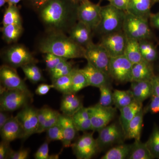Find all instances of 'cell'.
<instances>
[{"mask_svg":"<svg viewBox=\"0 0 159 159\" xmlns=\"http://www.w3.org/2000/svg\"><path fill=\"white\" fill-rule=\"evenodd\" d=\"M79 5L73 0H48L36 10L47 33L66 34L78 22Z\"/></svg>","mask_w":159,"mask_h":159,"instance_id":"6da1fadb","label":"cell"},{"mask_svg":"<svg viewBox=\"0 0 159 159\" xmlns=\"http://www.w3.org/2000/svg\"><path fill=\"white\" fill-rule=\"evenodd\" d=\"M39 41L40 52L52 53L67 59L84 58L85 48L74 42L69 35L61 32H49Z\"/></svg>","mask_w":159,"mask_h":159,"instance_id":"7a4b0ae2","label":"cell"},{"mask_svg":"<svg viewBox=\"0 0 159 159\" xmlns=\"http://www.w3.org/2000/svg\"><path fill=\"white\" fill-rule=\"evenodd\" d=\"M126 11L118 9L110 4L102 6L101 20L94 31L101 35L122 31Z\"/></svg>","mask_w":159,"mask_h":159,"instance_id":"3957f363","label":"cell"},{"mask_svg":"<svg viewBox=\"0 0 159 159\" xmlns=\"http://www.w3.org/2000/svg\"><path fill=\"white\" fill-rule=\"evenodd\" d=\"M149 20L138 17L126 11L122 31L127 38L141 41L154 38Z\"/></svg>","mask_w":159,"mask_h":159,"instance_id":"277c9868","label":"cell"},{"mask_svg":"<svg viewBox=\"0 0 159 159\" xmlns=\"http://www.w3.org/2000/svg\"><path fill=\"white\" fill-rule=\"evenodd\" d=\"M5 64L16 69L31 63H37L38 60L33 54L22 44H15L7 47L1 54Z\"/></svg>","mask_w":159,"mask_h":159,"instance_id":"5b68a950","label":"cell"},{"mask_svg":"<svg viewBox=\"0 0 159 159\" xmlns=\"http://www.w3.org/2000/svg\"><path fill=\"white\" fill-rule=\"evenodd\" d=\"M0 109L7 112H13L29 105L32 101V94L18 89H6L0 91Z\"/></svg>","mask_w":159,"mask_h":159,"instance_id":"8992f818","label":"cell"},{"mask_svg":"<svg viewBox=\"0 0 159 159\" xmlns=\"http://www.w3.org/2000/svg\"><path fill=\"white\" fill-rule=\"evenodd\" d=\"M84 58L88 62L110 76L111 57L100 43L95 44L92 42L88 46L85 48Z\"/></svg>","mask_w":159,"mask_h":159,"instance_id":"52a82bcc","label":"cell"},{"mask_svg":"<svg viewBox=\"0 0 159 159\" xmlns=\"http://www.w3.org/2000/svg\"><path fill=\"white\" fill-rule=\"evenodd\" d=\"M101 8L99 3L95 4L89 0L80 3L77 11L78 21L88 26L94 32L100 23Z\"/></svg>","mask_w":159,"mask_h":159,"instance_id":"ba28073f","label":"cell"},{"mask_svg":"<svg viewBox=\"0 0 159 159\" xmlns=\"http://www.w3.org/2000/svg\"><path fill=\"white\" fill-rule=\"evenodd\" d=\"M133 64L125 55L111 57L109 74L111 79L119 83L132 81Z\"/></svg>","mask_w":159,"mask_h":159,"instance_id":"9c48e42d","label":"cell"},{"mask_svg":"<svg viewBox=\"0 0 159 159\" xmlns=\"http://www.w3.org/2000/svg\"><path fill=\"white\" fill-rule=\"evenodd\" d=\"M92 130L99 131L108 125L115 116L116 108L111 107H103L97 104L88 107Z\"/></svg>","mask_w":159,"mask_h":159,"instance_id":"30bf717a","label":"cell"},{"mask_svg":"<svg viewBox=\"0 0 159 159\" xmlns=\"http://www.w3.org/2000/svg\"><path fill=\"white\" fill-rule=\"evenodd\" d=\"M127 38L123 31L101 36L100 43L108 52L111 57L124 55Z\"/></svg>","mask_w":159,"mask_h":159,"instance_id":"8fae6325","label":"cell"},{"mask_svg":"<svg viewBox=\"0 0 159 159\" xmlns=\"http://www.w3.org/2000/svg\"><path fill=\"white\" fill-rule=\"evenodd\" d=\"M97 140L99 150L114 145L121 144L125 140V134L120 123L108 125L99 131Z\"/></svg>","mask_w":159,"mask_h":159,"instance_id":"7c38bea8","label":"cell"},{"mask_svg":"<svg viewBox=\"0 0 159 159\" xmlns=\"http://www.w3.org/2000/svg\"><path fill=\"white\" fill-rule=\"evenodd\" d=\"M1 91L18 89L31 93L25 83L20 77L16 69L4 64L0 68Z\"/></svg>","mask_w":159,"mask_h":159,"instance_id":"4fadbf2b","label":"cell"},{"mask_svg":"<svg viewBox=\"0 0 159 159\" xmlns=\"http://www.w3.org/2000/svg\"><path fill=\"white\" fill-rule=\"evenodd\" d=\"M73 152L79 159H90L99 150L93 133H84L72 145Z\"/></svg>","mask_w":159,"mask_h":159,"instance_id":"5bb4252c","label":"cell"},{"mask_svg":"<svg viewBox=\"0 0 159 159\" xmlns=\"http://www.w3.org/2000/svg\"><path fill=\"white\" fill-rule=\"evenodd\" d=\"M16 117L24 130V139H27L34 134H37L39 127L38 109L29 104L22 108Z\"/></svg>","mask_w":159,"mask_h":159,"instance_id":"9a60e30c","label":"cell"},{"mask_svg":"<svg viewBox=\"0 0 159 159\" xmlns=\"http://www.w3.org/2000/svg\"><path fill=\"white\" fill-rule=\"evenodd\" d=\"M80 70L86 77L89 86L99 88L102 86L110 84L111 77L89 63L88 62L85 66Z\"/></svg>","mask_w":159,"mask_h":159,"instance_id":"2e32d148","label":"cell"},{"mask_svg":"<svg viewBox=\"0 0 159 159\" xmlns=\"http://www.w3.org/2000/svg\"><path fill=\"white\" fill-rule=\"evenodd\" d=\"M1 129L2 140L10 143L16 139H24L25 133L16 117L11 116Z\"/></svg>","mask_w":159,"mask_h":159,"instance_id":"e0dca14e","label":"cell"},{"mask_svg":"<svg viewBox=\"0 0 159 159\" xmlns=\"http://www.w3.org/2000/svg\"><path fill=\"white\" fill-rule=\"evenodd\" d=\"M93 31L83 23L78 21L70 31L69 36L79 45L85 48L93 42Z\"/></svg>","mask_w":159,"mask_h":159,"instance_id":"ac0fdd59","label":"cell"},{"mask_svg":"<svg viewBox=\"0 0 159 159\" xmlns=\"http://www.w3.org/2000/svg\"><path fill=\"white\" fill-rule=\"evenodd\" d=\"M158 0H129L126 11L138 16L149 20L151 9Z\"/></svg>","mask_w":159,"mask_h":159,"instance_id":"d6986e66","label":"cell"},{"mask_svg":"<svg viewBox=\"0 0 159 159\" xmlns=\"http://www.w3.org/2000/svg\"><path fill=\"white\" fill-rule=\"evenodd\" d=\"M57 123L60 126L63 134V146L65 148L70 147L72 146V142L75 139L78 131L74 125L72 117L60 114Z\"/></svg>","mask_w":159,"mask_h":159,"instance_id":"ffe728a7","label":"cell"},{"mask_svg":"<svg viewBox=\"0 0 159 159\" xmlns=\"http://www.w3.org/2000/svg\"><path fill=\"white\" fill-rule=\"evenodd\" d=\"M155 75L153 64L143 61L133 64L132 81H150Z\"/></svg>","mask_w":159,"mask_h":159,"instance_id":"44dd1931","label":"cell"},{"mask_svg":"<svg viewBox=\"0 0 159 159\" xmlns=\"http://www.w3.org/2000/svg\"><path fill=\"white\" fill-rule=\"evenodd\" d=\"M130 83V90L135 101L143 103L152 96V87L151 80L134 81Z\"/></svg>","mask_w":159,"mask_h":159,"instance_id":"7402d4cb","label":"cell"},{"mask_svg":"<svg viewBox=\"0 0 159 159\" xmlns=\"http://www.w3.org/2000/svg\"><path fill=\"white\" fill-rule=\"evenodd\" d=\"M83 107L82 100L76 94L71 93L63 95L60 107L63 114L72 117Z\"/></svg>","mask_w":159,"mask_h":159,"instance_id":"603a6c76","label":"cell"},{"mask_svg":"<svg viewBox=\"0 0 159 159\" xmlns=\"http://www.w3.org/2000/svg\"><path fill=\"white\" fill-rule=\"evenodd\" d=\"M142 108V102L134 101L129 105L119 109V123L124 131L125 137L129 122Z\"/></svg>","mask_w":159,"mask_h":159,"instance_id":"cb8c5ba5","label":"cell"},{"mask_svg":"<svg viewBox=\"0 0 159 159\" xmlns=\"http://www.w3.org/2000/svg\"><path fill=\"white\" fill-rule=\"evenodd\" d=\"M145 114L144 109L142 108L130 121L125 135V139L140 140L143 127V117Z\"/></svg>","mask_w":159,"mask_h":159,"instance_id":"d4e9b609","label":"cell"},{"mask_svg":"<svg viewBox=\"0 0 159 159\" xmlns=\"http://www.w3.org/2000/svg\"><path fill=\"white\" fill-rule=\"evenodd\" d=\"M139 47L142 58L145 61L153 64L159 58L157 48L151 40L145 39L139 41Z\"/></svg>","mask_w":159,"mask_h":159,"instance_id":"484cf974","label":"cell"},{"mask_svg":"<svg viewBox=\"0 0 159 159\" xmlns=\"http://www.w3.org/2000/svg\"><path fill=\"white\" fill-rule=\"evenodd\" d=\"M72 117L77 130L85 132L92 130V123L88 107H83Z\"/></svg>","mask_w":159,"mask_h":159,"instance_id":"4316f807","label":"cell"},{"mask_svg":"<svg viewBox=\"0 0 159 159\" xmlns=\"http://www.w3.org/2000/svg\"><path fill=\"white\" fill-rule=\"evenodd\" d=\"M124 55L133 64L144 61L142 58L139 41L127 38Z\"/></svg>","mask_w":159,"mask_h":159,"instance_id":"83f0119b","label":"cell"},{"mask_svg":"<svg viewBox=\"0 0 159 159\" xmlns=\"http://www.w3.org/2000/svg\"><path fill=\"white\" fill-rule=\"evenodd\" d=\"M23 31L22 25H7L1 28L2 38L8 44L16 42L21 36Z\"/></svg>","mask_w":159,"mask_h":159,"instance_id":"f1b7e54d","label":"cell"},{"mask_svg":"<svg viewBox=\"0 0 159 159\" xmlns=\"http://www.w3.org/2000/svg\"><path fill=\"white\" fill-rule=\"evenodd\" d=\"M154 159L146 143H143L141 140H135L132 144L131 149L128 159Z\"/></svg>","mask_w":159,"mask_h":159,"instance_id":"f546056e","label":"cell"},{"mask_svg":"<svg viewBox=\"0 0 159 159\" xmlns=\"http://www.w3.org/2000/svg\"><path fill=\"white\" fill-rule=\"evenodd\" d=\"M113 99L114 105L116 108L119 110L135 101L130 89L128 90H115L113 92Z\"/></svg>","mask_w":159,"mask_h":159,"instance_id":"4dcf8cb0","label":"cell"},{"mask_svg":"<svg viewBox=\"0 0 159 159\" xmlns=\"http://www.w3.org/2000/svg\"><path fill=\"white\" fill-rule=\"evenodd\" d=\"M132 144H119L109 149L101 158V159H128L131 149Z\"/></svg>","mask_w":159,"mask_h":159,"instance_id":"1f68e13d","label":"cell"},{"mask_svg":"<svg viewBox=\"0 0 159 159\" xmlns=\"http://www.w3.org/2000/svg\"><path fill=\"white\" fill-rule=\"evenodd\" d=\"M2 24L3 26L9 25H22L19 9L16 5H8L4 12Z\"/></svg>","mask_w":159,"mask_h":159,"instance_id":"d6a6232c","label":"cell"},{"mask_svg":"<svg viewBox=\"0 0 159 159\" xmlns=\"http://www.w3.org/2000/svg\"><path fill=\"white\" fill-rule=\"evenodd\" d=\"M70 74L51 80L54 88L62 93L63 95L72 93V75L73 71Z\"/></svg>","mask_w":159,"mask_h":159,"instance_id":"836d02e7","label":"cell"},{"mask_svg":"<svg viewBox=\"0 0 159 159\" xmlns=\"http://www.w3.org/2000/svg\"><path fill=\"white\" fill-rule=\"evenodd\" d=\"M35 63H31L23 66L21 68L25 74L26 78L33 84L44 81L42 72L36 66Z\"/></svg>","mask_w":159,"mask_h":159,"instance_id":"e575fe53","label":"cell"},{"mask_svg":"<svg viewBox=\"0 0 159 159\" xmlns=\"http://www.w3.org/2000/svg\"><path fill=\"white\" fill-rule=\"evenodd\" d=\"M89 86L87 79L80 69L74 68L72 75V93L76 94L82 89Z\"/></svg>","mask_w":159,"mask_h":159,"instance_id":"d590c367","label":"cell"},{"mask_svg":"<svg viewBox=\"0 0 159 159\" xmlns=\"http://www.w3.org/2000/svg\"><path fill=\"white\" fill-rule=\"evenodd\" d=\"M145 143L154 158L159 159V126L156 123L150 137Z\"/></svg>","mask_w":159,"mask_h":159,"instance_id":"8d00e7d4","label":"cell"},{"mask_svg":"<svg viewBox=\"0 0 159 159\" xmlns=\"http://www.w3.org/2000/svg\"><path fill=\"white\" fill-rule=\"evenodd\" d=\"M68 60L60 63L55 68L49 72L51 80L65 76L72 73L74 67L73 66V63L72 61H69Z\"/></svg>","mask_w":159,"mask_h":159,"instance_id":"74e56055","label":"cell"},{"mask_svg":"<svg viewBox=\"0 0 159 159\" xmlns=\"http://www.w3.org/2000/svg\"><path fill=\"white\" fill-rule=\"evenodd\" d=\"M109 84H106L99 88L100 94L98 104L102 106L111 107L114 104L113 92Z\"/></svg>","mask_w":159,"mask_h":159,"instance_id":"f35d334b","label":"cell"},{"mask_svg":"<svg viewBox=\"0 0 159 159\" xmlns=\"http://www.w3.org/2000/svg\"><path fill=\"white\" fill-rule=\"evenodd\" d=\"M44 54H45L44 60L46 68L49 72L55 68L60 63L69 60L52 53H48Z\"/></svg>","mask_w":159,"mask_h":159,"instance_id":"ab89813d","label":"cell"},{"mask_svg":"<svg viewBox=\"0 0 159 159\" xmlns=\"http://www.w3.org/2000/svg\"><path fill=\"white\" fill-rule=\"evenodd\" d=\"M47 138L48 141H59L61 142L64 140L63 134L62 129L58 123L51 126L46 131Z\"/></svg>","mask_w":159,"mask_h":159,"instance_id":"60d3db41","label":"cell"},{"mask_svg":"<svg viewBox=\"0 0 159 159\" xmlns=\"http://www.w3.org/2000/svg\"><path fill=\"white\" fill-rule=\"evenodd\" d=\"M49 145L48 142H45L41 145L34 154L36 159H52L58 158L57 155L50 156L49 154Z\"/></svg>","mask_w":159,"mask_h":159,"instance_id":"b9f144b4","label":"cell"},{"mask_svg":"<svg viewBox=\"0 0 159 159\" xmlns=\"http://www.w3.org/2000/svg\"><path fill=\"white\" fill-rule=\"evenodd\" d=\"M49 108L43 107L38 109L39 127L37 134H41L44 132V126L48 117Z\"/></svg>","mask_w":159,"mask_h":159,"instance_id":"7bdbcfd3","label":"cell"},{"mask_svg":"<svg viewBox=\"0 0 159 159\" xmlns=\"http://www.w3.org/2000/svg\"><path fill=\"white\" fill-rule=\"evenodd\" d=\"M60 115V114L57 111L49 109L48 117L45 125L44 131H46L47 129L51 126L57 124Z\"/></svg>","mask_w":159,"mask_h":159,"instance_id":"ee69618b","label":"cell"},{"mask_svg":"<svg viewBox=\"0 0 159 159\" xmlns=\"http://www.w3.org/2000/svg\"><path fill=\"white\" fill-rule=\"evenodd\" d=\"M144 110L145 113L150 112L152 114H156L159 113V97L152 95L150 102Z\"/></svg>","mask_w":159,"mask_h":159,"instance_id":"f6af8a7d","label":"cell"},{"mask_svg":"<svg viewBox=\"0 0 159 159\" xmlns=\"http://www.w3.org/2000/svg\"><path fill=\"white\" fill-rule=\"evenodd\" d=\"M29 150L25 148L20 149L17 151H14L11 149L7 159H26L29 157Z\"/></svg>","mask_w":159,"mask_h":159,"instance_id":"bcb514c9","label":"cell"},{"mask_svg":"<svg viewBox=\"0 0 159 159\" xmlns=\"http://www.w3.org/2000/svg\"><path fill=\"white\" fill-rule=\"evenodd\" d=\"M10 150L9 143L2 140L0 144V159H7Z\"/></svg>","mask_w":159,"mask_h":159,"instance_id":"7dc6e473","label":"cell"},{"mask_svg":"<svg viewBox=\"0 0 159 159\" xmlns=\"http://www.w3.org/2000/svg\"><path fill=\"white\" fill-rule=\"evenodd\" d=\"M54 88L53 84H42L38 86L35 90V93L39 96H43L48 93L51 89Z\"/></svg>","mask_w":159,"mask_h":159,"instance_id":"c3c4849f","label":"cell"},{"mask_svg":"<svg viewBox=\"0 0 159 159\" xmlns=\"http://www.w3.org/2000/svg\"><path fill=\"white\" fill-rule=\"evenodd\" d=\"M129 0H108L109 4L118 9L126 11Z\"/></svg>","mask_w":159,"mask_h":159,"instance_id":"681fc988","label":"cell"},{"mask_svg":"<svg viewBox=\"0 0 159 159\" xmlns=\"http://www.w3.org/2000/svg\"><path fill=\"white\" fill-rule=\"evenodd\" d=\"M152 87V95L159 97V75H155L151 80Z\"/></svg>","mask_w":159,"mask_h":159,"instance_id":"f907efd6","label":"cell"},{"mask_svg":"<svg viewBox=\"0 0 159 159\" xmlns=\"http://www.w3.org/2000/svg\"><path fill=\"white\" fill-rule=\"evenodd\" d=\"M150 26L159 31V11L156 13H152L149 19Z\"/></svg>","mask_w":159,"mask_h":159,"instance_id":"816d5d0a","label":"cell"},{"mask_svg":"<svg viewBox=\"0 0 159 159\" xmlns=\"http://www.w3.org/2000/svg\"><path fill=\"white\" fill-rule=\"evenodd\" d=\"M8 112L1 110L0 111V129L5 125L12 116H9Z\"/></svg>","mask_w":159,"mask_h":159,"instance_id":"f5cc1de1","label":"cell"},{"mask_svg":"<svg viewBox=\"0 0 159 159\" xmlns=\"http://www.w3.org/2000/svg\"><path fill=\"white\" fill-rule=\"evenodd\" d=\"M48 0H28L30 5L32 6L35 10L38 9L40 6L45 3Z\"/></svg>","mask_w":159,"mask_h":159,"instance_id":"db71d44e","label":"cell"},{"mask_svg":"<svg viewBox=\"0 0 159 159\" xmlns=\"http://www.w3.org/2000/svg\"><path fill=\"white\" fill-rule=\"evenodd\" d=\"M22 0H8V5H16Z\"/></svg>","mask_w":159,"mask_h":159,"instance_id":"11a10c76","label":"cell"},{"mask_svg":"<svg viewBox=\"0 0 159 159\" xmlns=\"http://www.w3.org/2000/svg\"><path fill=\"white\" fill-rule=\"evenodd\" d=\"M6 3H8V0H0V7H2Z\"/></svg>","mask_w":159,"mask_h":159,"instance_id":"9f6ffc18","label":"cell"},{"mask_svg":"<svg viewBox=\"0 0 159 159\" xmlns=\"http://www.w3.org/2000/svg\"><path fill=\"white\" fill-rule=\"evenodd\" d=\"M75 3H77V4H80V3L83 2H85L87 0H73Z\"/></svg>","mask_w":159,"mask_h":159,"instance_id":"6f0895ef","label":"cell"},{"mask_svg":"<svg viewBox=\"0 0 159 159\" xmlns=\"http://www.w3.org/2000/svg\"><path fill=\"white\" fill-rule=\"evenodd\" d=\"M99 2H102V1H108V0H99Z\"/></svg>","mask_w":159,"mask_h":159,"instance_id":"680465c9","label":"cell"},{"mask_svg":"<svg viewBox=\"0 0 159 159\" xmlns=\"http://www.w3.org/2000/svg\"><path fill=\"white\" fill-rule=\"evenodd\" d=\"M158 3H159V0H158Z\"/></svg>","mask_w":159,"mask_h":159,"instance_id":"91938a15","label":"cell"},{"mask_svg":"<svg viewBox=\"0 0 159 159\" xmlns=\"http://www.w3.org/2000/svg\"></svg>","mask_w":159,"mask_h":159,"instance_id":"94428289","label":"cell"}]
</instances>
